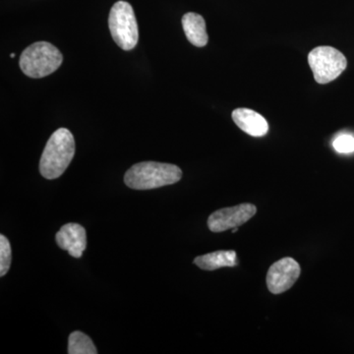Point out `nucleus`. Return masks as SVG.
Masks as SVG:
<instances>
[{"label":"nucleus","mask_w":354,"mask_h":354,"mask_svg":"<svg viewBox=\"0 0 354 354\" xmlns=\"http://www.w3.org/2000/svg\"><path fill=\"white\" fill-rule=\"evenodd\" d=\"M75 155V140L66 128H59L51 135L39 162V171L46 179L62 176Z\"/></svg>","instance_id":"f257e3e1"},{"label":"nucleus","mask_w":354,"mask_h":354,"mask_svg":"<svg viewBox=\"0 0 354 354\" xmlns=\"http://www.w3.org/2000/svg\"><path fill=\"white\" fill-rule=\"evenodd\" d=\"M183 171L177 165L157 162H143L133 165L124 176L128 187L150 190L178 183Z\"/></svg>","instance_id":"f03ea898"},{"label":"nucleus","mask_w":354,"mask_h":354,"mask_svg":"<svg viewBox=\"0 0 354 354\" xmlns=\"http://www.w3.org/2000/svg\"><path fill=\"white\" fill-rule=\"evenodd\" d=\"M64 57L57 48L48 41H38L28 46L21 55L19 65L23 73L31 78H44L59 68Z\"/></svg>","instance_id":"7ed1b4c3"},{"label":"nucleus","mask_w":354,"mask_h":354,"mask_svg":"<svg viewBox=\"0 0 354 354\" xmlns=\"http://www.w3.org/2000/svg\"><path fill=\"white\" fill-rule=\"evenodd\" d=\"M109 28L116 44L124 50H131L138 44L139 31L133 7L127 1H118L111 7Z\"/></svg>","instance_id":"20e7f679"},{"label":"nucleus","mask_w":354,"mask_h":354,"mask_svg":"<svg viewBox=\"0 0 354 354\" xmlns=\"http://www.w3.org/2000/svg\"><path fill=\"white\" fill-rule=\"evenodd\" d=\"M308 62L314 78L319 84L335 80L348 65L346 57L332 46H318L310 51Z\"/></svg>","instance_id":"39448f33"},{"label":"nucleus","mask_w":354,"mask_h":354,"mask_svg":"<svg viewBox=\"0 0 354 354\" xmlns=\"http://www.w3.org/2000/svg\"><path fill=\"white\" fill-rule=\"evenodd\" d=\"M257 213L255 205L250 203L223 208L214 212L208 218V227L212 232H223L241 227Z\"/></svg>","instance_id":"423d86ee"},{"label":"nucleus","mask_w":354,"mask_h":354,"mask_svg":"<svg viewBox=\"0 0 354 354\" xmlns=\"http://www.w3.org/2000/svg\"><path fill=\"white\" fill-rule=\"evenodd\" d=\"M300 266L291 257L277 261L270 267L267 274V286L272 295H281L290 290L299 278Z\"/></svg>","instance_id":"0eeeda50"},{"label":"nucleus","mask_w":354,"mask_h":354,"mask_svg":"<svg viewBox=\"0 0 354 354\" xmlns=\"http://www.w3.org/2000/svg\"><path fill=\"white\" fill-rule=\"evenodd\" d=\"M57 243L72 257L80 258L87 246L85 228L78 223H66L57 234Z\"/></svg>","instance_id":"6e6552de"},{"label":"nucleus","mask_w":354,"mask_h":354,"mask_svg":"<svg viewBox=\"0 0 354 354\" xmlns=\"http://www.w3.org/2000/svg\"><path fill=\"white\" fill-rule=\"evenodd\" d=\"M232 116L235 124L250 136L263 137L269 131L267 120L252 109H236Z\"/></svg>","instance_id":"1a4fd4ad"},{"label":"nucleus","mask_w":354,"mask_h":354,"mask_svg":"<svg viewBox=\"0 0 354 354\" xmlns=\"http://www.w3.org/2000/svg\"><path fill=\"white\" fill-rule=\"evenodd\" d=\"M183 27L186 38L193 46L203 48L208 44L206 22L199 14L186 13L183 18Z\"/></svg>","instance_id":"9d476101"},{"label":"nucleus","mask_w":354,"mask_h":354,"mask_svg":"<svg viewBox=\"0 0 354 354\" xmlns=\"http://www.w3.org/2000/svg\"><path fill=\"white\" fill-rule=\"evenodd\" d=\"M194 264L205 271H215L225 267L237 266V255L234 250H221L205 254L195 258Z\"/></svg>","instance_id":"9b49d317"},{"label":"nucleus","mask_w":354,"mask_h":354,"mask_svg":"<svg viewBox=\"0 0 354 354\" xmlns=\"http://www.w3.org/2000/svg\"><path fill=\"white\" fill-rule=\"evenodd\" d=\"M69 354H97V351L92 339L81 332L70 335L68 344Z\"/></svg>","instance_id":"f8f14e48"},{"label":"nucleus","mask_w":354,"mask_h":354,"mask_svg":"<svg viewBox=\"0 0 354 354\" xmlns=\"http://www.w3.org/2000/svg\"><path fill=\"white\" fill-rule=\"evenodd\" d=\"M11 245L10 242L3 234L0 235V276H6L11 265Z\"/></svg>","instance_id":"ddd939ff"},{"label":"nucleus","mask_w":354,"mask_h":354,"mask_svg":"<svg viewBox=\"0 0 354 354\" xmlns=\"http://www.w3.org/2000/svg\"><path fill=\"white\" fill-rule=\"evenodd\" d=\"M335 150L339 153H351L354 152V137L348 134L339 135L333 143Z\"/></svg>","instance_id":"4468645a"},{"label":"nucleus","mask_w":354,"mask_h":354,"mask_svg":"<svg viewBox=\"0 0 354 354\" xmlns=\"http://www.w3.org/2000/svg\"><path fill=\"white\" fill-rule=\"evenodd\" d=\"M15 55H16L15 53H11L10 57L14 58V57H15Z\"/></svg>","instance_id":"2eb2a0df"}]
</instances>
